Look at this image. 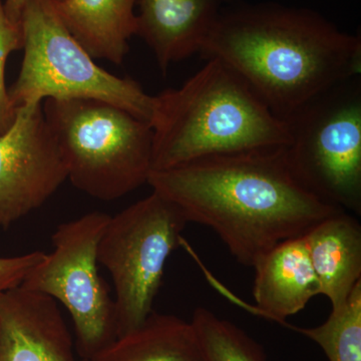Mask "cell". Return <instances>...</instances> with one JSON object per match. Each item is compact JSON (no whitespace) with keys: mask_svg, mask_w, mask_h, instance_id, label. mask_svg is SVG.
<instances>
[{"mask_svg":"<svg viewBox=\"0 0 361 361\" xmlns=\"http://www.w3.org/2000/svg\"><path fill=\"white\" fill-rule=\"evenodd\" d=\"M148 184L188 223L211 228L242 265L252 267L286 240L341 212L292 175L284 148L209 157L163 171Z\"/></svg>","mask_w":361,"mask_h":361,"instance_id":"1","label":"cell"},{"mask_svg":"<svg viewBox=\"0 0 361 361\" xmlns=\"http://www.w3.org/2000/svg\"><path fill=\"white\" fill-rule=\"evenodd\" d=\"M200 54L229 66L284 121L361 73L360 37L311 9L278 4L226 6Z\"/></svg>","mask_w":361,"mask_h":361,"instance_id":"2","label":"cell"},{"mask_svg":"<svg viewBox=\"0 0 361 361\" xmlns=\"http://www.w3.org/2000/svg\"><path fill=\"white\" fill-rule=\"evenodd\" d=\"M207 61L179 89L155 96L152 171L288 142L286 122L229 66Z\"/></svg>","mask_w":361,"mask_h":361,"instance_id":"3","label":"cell"},{"mask_svg":"<svg viewBox=\"0 0 361 361\" xmlns=\"http://www.w3.org/2000/svg\"><path fill=\"white\" fill-rule=\"evenodd\" d=\"M49 125L68 179L97 200L111 202L148 184L153 130L127 111L96 99H45Z\"/></svg>","mask_w":361,"mask_h":361,"instance_id":"4","label":"cell"},{"mask_svg":"<svg viewBox=\"0 0 361 361\" xmlns=\"http://www.w3.org/2000/svg\"><path fill=\"white\" fill-rule=\"evenodd\" d=\"M23 63L8 90L16 109L47 99H85L118 106L151 125L155 96L129 78H118L97 65L56 11L54 0H30L20 20Z\"/></svg>","mask_w":361,"mask_h":361,"instance_id":"5","label":"cell"},{"mask_svg":"<svg viewBox=\"0 0 361 361\" xmlns=\"http://www.w3.org/2000/svg\"><path fill=\"white\" fill-rule=\"evenodd\" d=\"M285 122L294 178L319 200L360 216V77L322 92Z\"/></svg>","mask_w":361,"mask_h":361,"instance_id":"6","label":"cell"},{"mask_svg":"<svg viewBox=\"0 0 361 361\" xmlns=\"http://www.w3.org/2000/svg\"><path fill=\"white\" fill-rule=\"evenodd\" d=\"M188 224L182 211L152 192L110 218L97 246V261L115 286L116 331L125 336L152 313L166 263Z\"/></svg>","mask_w":361,"mask_h":361,"instance_id":"7","label":"cell"},{"mask_svg":"<svg viewBox=\"0 0 361 361\" xmlns=\"http://www.w3.org/2000/svg\"><path fill=\"white\" fill-rule=\"evenodd\" d=\"M110 218L92 212L59 225L51 236L54 250L21 284L65 306L75 327L78 355L85 360L118 338L115 301L97 268V246Z\"/></svg>","mask_w":361,"mask_h":361,"instance_id":"8","label":"cell"},{"mask_svg":"<svg viewBox=\"0 0 361 361\" xmlns=\"http://www.w3.org/2000/svg\"><path fill=\"white\" fill-rule=\"evenodd\" d=\"M68 179L42 104L20 106L0 134V227L39 209Z\"/></svg>","mask_w":361,"mask_h":361,"instance_id":"9","label":"cell"},{"mask_svg":"<svg viewBox=\"0 0 361 361\" xmlns=\"http://www.w3.org/2000/svg\"><path fill=\"white\" fill-rule=\"evenodd\" d=\"M0 361H77L54 298L23 285L0 293Z\"/></svg>","mask_w":361,"mask_h":361,"instance_id":"10","label":"cell"},{"mask_svg":"<svg viewBox=\"0 0 361 361\" xmlns=\"http://www.w3.org/2000/svg\"><path fill=\"white\" fill-rule=\"evenodd\" d=\"M137 33L161 73L200 52L228 0H137Z\"/></svg>","mask_w":361,"mask_h":361,"instance_id":"11","label":"cell"},{"mask_svg":"<svg viewBox=\"0 0 361 361\" xmlns=\"http://www.w3.org/2000/svg\"><path fill=\"white\" fill-rule=\"evenodd\" d=\"M252 312L286 325V319L320 295L319 282L313 269L304 236L286 240L266 253L253 266Z\"/></svg>","mask_w":361,"mask_h":361,"instance_id":"12","label":"cell"},{"mask_svg":"<svg viewBox=\"0 0 361 361\" xmlns=\"http://www.w3.org/2000/svg\"><path fill=\"white\" fill-rule=\"evenodd\" d=\"M320 295L341 307L361 282V226L344 211L334 214L304 235Z\"/></svg>","mask_w":361,"mask_h":361,"instance_id":"13","label":"cell"},{"mask_svg":"<svg viewBox=\"0 0 361 361\" xmlns=\"http://www.w3.org/2000/svg\"><path fill=\"white\" fill-rule=\"evenodd\" d=\"M68 32L92 59L121 65L137 33V0H54Z\"/></svg>","mask_w":361,"mask_h":361,"instance_id":"14","label":"cell"},{"mask_svg":"<svg viewBox=\"0 0 361 361\" xmlns=\"http://www.w3.org/2000/svg\"><path fill=\"white\" fill-rule=\"evenodd\" d=\"M90 361H206L191 322L154 311Z\"/></svg>","mask_w":361,"mask_h":361,"instance_id":"15","label":"cell"},{"mask_svg":"<svg viewBox=\"0 0 361 361\" xmlns=\"http://www.w3.org/2000/svg\"><path fill=\"white\" fill-rule=\"evenodd\" d=\"M285 326L318 344L329 361H361V282L346 303L331 310L329 318L318 326Z\"/></svg>","mask_w":361,"mask_h":361,"instance_id":"16","label":"cell"},{"mask_svg":"<svg viewBox=\"0 0 361 361\" xmlns=\"http://www.w3.org/2000/svg\"><path fill=\"white\" fill-rule=\"evenodd\" d=\"M206 361H268L264 349L234 323L198 307L191 320Z\"/></svg>","mask_w":361,"mask_h":361,"instance_id":"17","label":"cell"},{"mask_svg":"<svg viewBox=\"0 0 361 361\" xmlns=\"http://www.w3.org/2000/svg\"><path fill=\"white\" fill-rule=\"evenodd\" d=\"M23 47L21 26L9 20L4 11V0H0V134L11 127L18 110L11 104L6 87L7 59L13 51L23 49Z\"/></svg>","mask_w":361,"mask_h":361,"instance_id":"18","label":"cell"},{"mask_svg":"<svg viewBox=\"0 0 361 361\" xmlns=\"http://www.w3.org/2000/svg\"><path fill=\"white\" fill-rule=\"evenodd\" d=\"M44 255V252L35 251L14 257H0V293L23 284L30 270Z\"/></svg>","mask_w":361,"mask_h":361,"instance_id":"19","label":"cell"},{"mask_svg":"<svg viewBox=\"0 0 361 361\" xmlns=\"http://www.w3.org/2000/svg\"><path fill=\"white\" fill-rule=\"evenodd\" d=\"M30 0H4V6L9 20L16 25H20L21 14Z\"/></svg>","mask_w":361,"mask_h":361,"instance_id":"20","label":"cell"},{"mask_svg":"<svg viewBox=\"0 0 361 361\" xmlns=\"http://www.w3.org/2000/svg\"><path fill=\"white\" fill-rule=\"evenodd\" d=\"M82 361H90V360H82Z\"/></svg>","mask_w":361,"mask_h":361,"instance_id":"21","label":"cell"}]
</instances>
